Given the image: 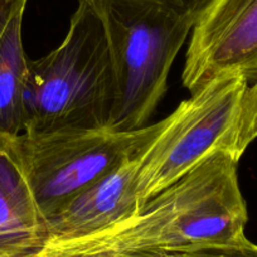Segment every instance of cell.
<instances>
[{"label": "cell", "instance_id": "obj_13", "mask_svg": "<svg viewBox=\"0 0 257 257\" xmlns=\"http://www.w3.org/2000/svg\"><path fill=\"white\" fill-rule=\"evenodd\" d=\"M28 0H0V31L12 13L21 7H27Z\"/></svg>", "mask_w": 257, "mask_h": 257}, {"label": "cell", "instance_id": "obj_16", "mask_svg": "<svg viewBox=\"0 0 257 257\" xmlns=\"http://www.w3.org/2000/svg\"><path fill=\"white\" fill-rule=\"evenodd\" d=\"M37 257H39V256H37Z\"/></svg>", "mask_w": 257, "mask_h": 257}, {"label": "cell", "instance_id": "obj_2", "mask_svg": "<svg viewBox=\"0 0 257 257\" xmlns=\"http://www.w3.org/2000/svg\"><path fill=\"white\" fill-rule=\"evenodd\" d=\"M115 77L102 22L92 2L78 3L63 42L28 59L23 133L108 128Z\"/></svg>", "mask_w": 257, "mask_h": 257}, {"label": "cell", "instance_id": "obj_12", "mask_svg": "<svg viewBox=\"0 0 257 257\" xmlns=\"http://www.w3.org/2000/svg\"><path fill=\"white\" fill-rule=\"evenodd\" d=\"M39 257H173L165 252H126V253H92V254H44Z\"/></svg>", "mask_w": 257, "mask_h": 257}, {"label": "cell", "instance_id": "obj_4", "mask_svg": "<svg viewBox=\"0 0 257 257\" xmlns=\"http://www.w3.org/2000/svg\"><path fill=\"white\" fill-rule=\"evenodd\" d=\"M169 117L133 132L75 130L14 137L27 182L43 221L125 163L139 158Z\"/></svg>", "mask_w": 257, "mask_h": 257}, {"label": "cell", "instance_id": "obj_15", "mask_svg": "<svg viewBox=\"0 0 257 257\" xmlns=\"http://www.w3.org/2000/svg\"><path fill=\"white\" fill-rule=\"evenodd\" d=\"M188 2H192V3H193V2H196V0H188Z\"/></svg>", "mask_w": 257, "mask_h": 257}, {"label": "cell", "instance_id": "obj_1", "mask_svg": "<svg viewBox=\"0 0 257 257\" xmlns=\"http://www.w3.org/2000/svg\"><path fill=\"white\" fill-rule=\"evenodd\" d=\"M238 162L229 150L216 152L132 218L86 238L48 244L41 253H175L236 241L244 236L248 221Z\"/></svg>", "mask_w": 257, "mask_h": 257}, {"label": "cell", "instance_id": "obj_5", "mask_svg": "<svg viewBox=\"0 0 257 257\" xmlns=\"http://www.w3.org/2000/svg\"><path fill=\"white\" fill-rule=\"evenodd\" d=\"M248 86L243 76L223 73L197 88L168 116L164 130L140 157L137 192L142 206L216 152L234 154Z\"/></svg>", "mask_w": 257, "mask_h": 257}, {"label": "cell", "instance_id": "obj_10", "mask_svg": "<svg viewBox=\"0 0 257 257\" xmlns=\"http://www.w3.org/2000/svg\"><path fill=\"white\" fill-rule=\"evenodd\" d=\"M257 139V78L248 86L237 126L234 154L241 159L251 143Z\"/></svg>", "mask_w": 257, "mask_h": 257}, {"label": "cell", "instance_id": "obj_6", "mask_svg": "<svg viewBox=\"0 0 257 257\" xmlns=\"http://www.w3.org/2000/svg\"><path fill=\"white\" fill-rule=\"evenodd\" d=\"M183 85L194 92L223 73L257 78V0H196Z\"/></svg>", "mask_w": 257, "mask_h": 257}, {"label": "cell", "instance_id": "obj_8", "mask_svg": "<svg viewBox=\"0 0 257 257\" xmlns=\"http://www.w3.org/2000/svg\"><path fill=\"white\" fill-rule=\"evenodd\" d=\"M44 246L43 217L27 182L14 137L0 134V247L37 257Z\"/></svg>", "mask_w": 257, "mask_h": 257}, {"label": "cell", "instance_id": "obj_14", "mask_svg": "<svg viewBox=\"0 0 257 257\" xmlns=\"http://www.w3.org/2000/svg\"><path fill=\"white\" fill-rule=\"evenodd\" d=\"M83 2H91V0H78V3H83Z\"/></svg>", "mask_w": 257, "mask_h": 257}, {"label": "cell", "instance_id": "obj_3", "mask_svg": "<svg viewBox=\"0 0 257 257\" xmlns=\"http://www.w3.org/2000/svg\"><path fill=\"white\" fill-rule=\"evenodd\" d=\"M102 22L115 77L108 128L144 127L162 101L175 57L192 32L188 0H91Z\"/></svg>", "mask_w": 257, "mask_h": 257}, {"label": "cell", "instance_id": "obj_7", "mask_svg": "<svg viewBox=\"0 0 257 257\" xmlns=\"http://www.w3.org/2000/svg\"><path fill=\"white\" fill-rule=\"evenodd\" d=\"M140 157L121 165L46 217V246L93 236L135 216L143 207L137 192Z\"/></svg>", "mask_w": 257, "mask_h": 257}, {"label": "cell", "instance_id": "obj_11", "mask_svg": "<svg viewBox=\"0 0 257 257\" xmlns=\"http://www.w3.org/2000/svg\"><path fill=\"white\" fill-rule=\"evenodd\" d=\"M170 254L173 257H257V244L243 236L228 243L212 244Z\"/></svg>", "mask_w": 257, "mask_h": 257}, {"label": "cell", "instance_id": "obj_9", "mask_svg": "<svg viewBox=\"0 0 257 257\" xmlns=\"http://www.w3.org/2000/svg\"><path fill=\"white\" fill-rule=\"evenodd\" d=\"M26 7L9 17L0 31V134L17 137L23 133V92L28 58L22 42Z\"/></svg>", "mask_w": 257, "mask_h": 257}]
</instances>
